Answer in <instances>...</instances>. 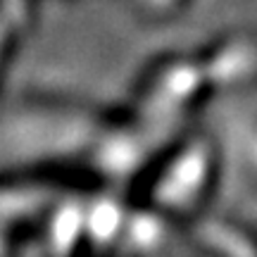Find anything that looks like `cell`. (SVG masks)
Listing matches in <instances>:
<instances>
[{"mask_svg":"<svg viewBox=\"0 0 257 257\" xmlns=\"http://www.w3.org/2000/svg\"><path fill=\"white\" fill-rule=\"evenodd\" d=\"M210 174V165H207V153L200 146H193L188 153H181L174 162L169 165L162 176L169 179H179V181H169V184H160V205L165 207H188L191 200L195 198V193L200 191V186L205 184L202 179H207Z\"/></svg>","mask_w":257,"mask_h":257,"instance_id":"1","label":"cell"}]
</instances>
